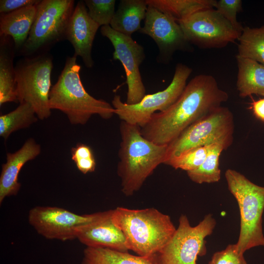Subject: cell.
<instances>
[{
  "label": "cell",
  "mask_w": 264,
  "mask_h": 264,
  "mask_svg": "<svg viewBox=\"0 0 264 264\" xmlns=\"http://www.w3.org/2000/svg\"><path fill=\"white\" fill-rule=\"evenodd\" d=\"M228 94L210 75L196 76L177 100L166 110L153 114L140 128L142 136L155 144L168 145L189 126L227 101Z\"/></svg>",
  "instance_id": "1"
},
{
  "label": "cell",
  "mask_w": 264,
  "mask_h": 264,
  "mask_svg": "<svg viewBox=\"0 0 264 264\" xmlns=\"http://www.w3.org/2000/svg\"><path fill=\"white\" fill-rule=\"evenodd\" d=\"M120 132L117 171L121 191L129 197L141 188L159 165L164 163L168 145H159L147 140L141 134L139 126L123 121Z\"/></svg>",
  "instance_id": "2"
},
{
  "label": "cell",
  "mask_w": 264,
  "mask_h": 264,
  "mask_svg": "<svg viewBox=\"0 0 264 264\" xmlns=\"http://www.w3.org/2000/svg\"><path fill=\"white\" fill-rule=\"evenodd\" d=\"M112 220L123 233L129 250L151 257L170 240L176 229L169 216L152 207L113 209Z\"/></svg>",
  "instance_id": "3"
},
{
  "label": "cell",
  "mask_w": 264,
  "mask_h": 264,
  "mask_svg": "<svg viewBox=\"0 0 264 264\" xmlns=\"http://www.w3.org/2000/svg\"><path fill=\"white\" fill-rule=\"evenodd\" d=\"M76 57H68L57 82L51 88L49 95L51 110H58L66 114L72 124L84 125L94 114L108 119L115 114V109L109 103L97 99L88 94L82 83L81 66Z\"/></svg>",
  "instance_id": "4"
},
{
  "label": "cell",
  "mask_w": 264,
  "mask_h": 264,
  "mask_svg": "<svg viewBox=\"0 0 264 264\" xmlns=\"http://www.w3.org/2000/svg\"><path fill=\"white\" fill-rule=\"evenodd\" d=\"M228 188L237 201L240 213V231L236 244L240 254L253 247L264 246L263 215L264 186L249 180L231 169L225 172Z\"/></svg>",
  "instance_id": "5"
},
{
  "label": "cell",
  "mask_w": 264,
  "mask_h": 264,
  "mask_svg": "<svg viewBox=\"0 0 264 264\" xmlns=\"http://www.w3.org/2000/svg\"><path fill=\"white\" fill-rule=\"evenodd\" d=\"M234 127L231 110L225 107L218 108L189 126L168 145L164 164L197 147L217 143L227 150L233 141Z\"/></svg>",
  "instance_id": "6"
},
{
  "label": "cell",
  "mask_w": 264,
  "mask_h": 264,
  "mask_svg": "<svg viewBox=\"0 0 264 264\" xmlns=\"http://www.w3.org/2000/svg\"><path fill=\"white\" fill-rule=\"evenodd\" d=\"M52 68V58L46 54L20 60L15 66L18 101L29 104L41 120L51 114L49 95Z\"/></svg>",
  "instance_id": "7"
},
{
  "label": "cell",
  "mask_w": 264,
  "mask_h": 264,
  "mask_svg": "<svg viewBox=\"0 0 264 264\" xmlns=\"http://www.w3.org/2000/svg\"><path fill=\"white\" fill-rule=\"evenodd\" d=\"M178 222L170 240L152 256L156 264H197L198 257L206 254L205 238L211 235L216 225L212 215H206L195 226L185 215L180 216Z\"/></svg>",
  "instance_id": "8"
},
{
  "label": "cell",
  "mask_w": 264,
  "mask_h": 264,
  "mask_svg": "<svg viewBox=\"0 0 264 264\" xmlns=\"http://www.w3.org/2000/svg\"><path fill=\"white\" fill-rule=\"evenodd\" d=\"M73 0H42L28 37L20 52L31 55L66 39L68 24L74 9Z\"/></svg>",
  "instance_id": "9"
},
{
  "label": "cell",
  "mask_w": 264,
  "mask_h": 264,
  "mask_svg": "<svg viewBox=\"0 0 264 264\" xmlns=\"http://www.w3.org/2000/svg\"><path fill=\"white\" fill-rule=\"evenodd\" d=\"M192 71V68L186 65L177 64L173 79L165 89L146 95L135 104L124 103L120 96L115 95L112 100L115 114L122 121L141 127L153 114L166 110L177 100L184 90Z\"/></svg>",
  "instance_id": "10"
},
{
  "label": "cell",
  "mask_w": 264,
  "mask_h": 264,
  "mask_svg": "<svg viewBox=\"0 0 264 264\" xmlns=\"http://www.w3.org/2000/svg\"><path fill=\"white\" fill-rule=\"evenodd\" d=\"M178 23L189 43L204 48L223 47L240 36L214 8L197 12Z\"/></svg>",
  "instance_id": "11"
},
{
  "label": "cell",
  "mask_w": 264,
  "mask_h": 264,
  "mask_svg": "<svg viewBox=\"0 0 264 264\" xmlns=\"http://www.w3.org/2000/svg\"><path fill=\"white\" fill-rule=\"evenodd\" d=\"M100 212L79 215L54 206H35L28 213L29 223L46 239L62 241L77 239L85 226L95 220Z\"/></svg>",
  "instance_id": "12"
},
{
  "label": "cell",
  "mask_w": 264,
  "mask_h": 264,
  "mask_svg": "<svg viewBox=\"0 0 264 264\" xmlns=\"http://www.w3.org/2000/svg\"><path fill=\"white\" fill-rule=\"evenodd\" d=\"M100 31L114 47L113 59L119 60L124 68L128 86L125 103L129 105L139 103L146 95L139 70V66L145 58L143 47L132 37L114 30L110 25L101 26Z\"/></svg>",
  "instance_id": "13"
},
{
  "label": "cell",
  "mask_w": 264,
  "mask_h": 264,
  "mask_svg": "<svg viewBox=\"0 0 264 264\" xmlns=\"http://www.w3.org/2000/svg\"><path fill=\"white\" fill-rule=\"evenodd\" d=\"M148 35L157 44L159 60L167 61L174 52L189 44L179 23L168 15L148 5L143 27L138 31Z\"/></svg>",
  "instance_id": "14"
},
{
  "label": "cell",
  "mask_w": 264,
  "mask_h": 264,
  "mask_svg": "<svg viewBox=\"0 0 264 264\" xmlns=\"http://www.w3.org/2000/svg\"><path fill=\"white\" fill-rule=\"evenodd\" d=\"M99 27L89 16L84 1H78L69 22L66 39L72 45L74 55L81 57L89 68L94 65L91 50Z\"/></svg>",
  "instance_id": "15"
},
{
  "label": "cell",
  "mask_w": 264,
  "mask_h": 264,
  "mask_svg": "<svg viewBox=\"0 0 264 264\" xmlns=\"http://www.w3.org/2000/svg\"><path fill=\"white\" fill-rule=\"evenodd\" d=\"M112 211L100 212L95 220L81 229L77 239L86 247L128 252L125 237L112 220Z\"/></svg>",
  "instance_id": "16"
},
{
  "label": "cell",
  "mask_w": 264,
  "mask_h": 264,
  "mask_svg": "<svg viewBox=\"0 0 264 264\" xmlns=\"http://www.w3.org/2000/svg\"><path fill=\"white\" fill-rule=\"evenodd\" d=\"M41 152L40 145L33 138H29L17 151L7 153L6 161L2 165L0 176V204L5 198L17 195L21 186L18 181L21 170L26 162L36 158Z\"/></svg>",
  "instance_id": "17"
},
{
  "label": "cell",
  "mask_w": 264,
  "mask_h": 264,
  "mask_svg": "<svg viewBox=\"0 0 264 264\" xmlns=\"http://www.w3.org/2000/svg\"><path fill=\"white\" fill-rule=\"evenodd\" d=\"M36 11V5H33L0 14V37H11L15 50L20 51L27 40Z\"/></svg>",
  "instance_id": "18"
},
{
  "label": "cell",
  "mask_w": 264,
  "mask_h": 264,
  "mask_svg": "<svg viewBox=\"0 0 264 264\" xmlns=\"http://www.w3.org/2000/svg\"><path fill=\"white\" fill-rule=\"evenodd\" d=\"M147 8L146 0H121L110 25L114 30L132 37L141 29Z\"/></svg>",
  "instance_id": "19"
},
{
  "label": "cell",
  "mask_w": 264,
  "mask_h": 264,
  "mask_svg": "<svg viewBox=\"0 0 264 264\" xmlns=\"http://www.w3.org/2000/svg\"><path fill=\"white\" fill-rule=\"evenodd\" d=\"M238 66L237 88L242 98L253 94L264 97V65L251 59L236 56Z\"/></svg>",
  "instance_id": "20"
},
{
  "label": "cell",
  "mask_w": 264,
  "mask_h": 264,
  "mask_svg": "<svg viewBox=\"0 0 264 264\" xmlns=\"http://www.w3.org/2000/svg\"><path fill=\"white\" fill-rule=\"evenodd\" d=\"M8 37H0V106L7 102H17L14 45Z\"/></svg>",
  "instance_id": "21"
},
{
  "label": "cell",
  "mask_w": 264,
  "mask_h": 264,
  "mask_svg": "<svg viewBox=\"0 0 264 264\" xmlns=\"http://www.w3.org/2000/svg\"><path fill=\"white\" fill-rule=\"evenodd\" d=\"M81 264H156L153 257H145L107 248H86Z\"/></svg>",
  "instance_id": "22"
},
{
  "label": "cell",
  "mask_w": 264,
  "mask_h": 264,
  "mask_svg": "<svg viewBox=\"0 0 264 264\" xmlns=\"http://www.w3.org/2000/svg\"><path fill=\"white\" fill-rule=\"evenodd\" d=\"M152 6L171 17L176 22L185 19L194 13L215 7V0H146Z\"/></svg>",
  "instance_id": "23"
},
{
  "label": "cell",
  "mask_w": 264,
  "mask_h": 264,
  "mask_svg": "<svg viewBox=\"0 0 264 264\" xmlns=\"http://www.w3.org/2000/svg\"><path fill=\"white\" fill-rule=\"evenodd\" d=\"M224 147L220 144L210 145L207 156L197 169L187 172L189 178L198 184L212 183L219 181L220 179V170L219 166L220 156Z\"/></svg>",
  "instance_id": "24"
},
{
  "label": "cell",
  "mask_w": 264,
  "mask_h": 264,
  "mask_svg": "<svg viewBox=\"0 0 264 264\" xmlns=\"http://www.w3.org/2000/svg\"><path fill=\"white\" fill-rule=\"evenodd\" d=\"M33 107L26 102L20 103L14 110L0 116V135L6 140L13 132L28 128L38 120Z\"/></svg>",
  "instance_id": "25"
},
{
  "label": "cell",
  "mask_w": 264,
  "mask_h": 264,
  "mask_svg": "<svg viewBox=\"0 0 264 264\" xmlns=\"http://www.w3.org/2000/svg\"><path fill=\"white\" fill-rule=\"evenodd\" d=\"M238 40V56L264 65V25L259 28L243 27Z\"/></svg>",
  "instance_id": "26"
},
{
  "label": "cell",
  "mask_w": 264,
  "mask_h": 264,
  "mask_svg": "<svg viewBox=\"0 0 264 264\" xmlns=\"http://www.w3.org/2000/svg\"><path fill=\"white\" fill-rule=\"evenodd\" d=\"M210 145L190 149L174 157L165 164L175 169H181L188 172L198 168L204 161Z\"/></svg>",
  "instance_id": "27"
},
{
  "label": "cell",
  "mask_w": 264,
  "mask_h": 264,
  "mask_svg": "<svg viewBox=\"0 0 264 264\" xmlns=\"http://www.w3.org/2000/svg\"><path fill=\"white\" fill-rule=\"evenodd\" d=\"M90 18L100 26L109 25L115 13V0H85Z\"/></svg>",
  "instance_id": "28"
},
{
  "label": "cell",
  "mask_w": 264,
  "mask_h": 264,
  "mask_svg": "<svg viewBox=\"0 0 264 264\" xmlns=\"http://www.w3.org/2000/svg\"><path fill=\"white\" fill-rule=\"evenodd\" d=\"M71 159L77 169L83 174H86L95 171L96 161L93 152L89 146L78 143L71 149Z\"/></svg>",
  "instance_id": "29"
},
{
  "label": "cell",
  "mask_w": 264,
  "mask_h": 264,
  "mask_svg": "<svg viewBox=\"0 0 264 264\" xmlns=\"http://www.w3.org/2000/svg\"><path fill=\"white\" fill-rule=\"evenodd\" d=\"M215 8L241 35L243 27L237 21V14L242 10V1L241 0H216Z\"/></svg>",
  "instance_id": "30"
},
{
  "label": "cell",
  "mask_w": 264,
  "mask_h": 264,
  "mask_svg": "<svg viewBox=\"0 0 264 264\" xmlns=\"http://www.w3.org/2000/svg\"><path fill=\"white\" fill-rule=\"evenodd\" d=\"M208 264H247L243 254H240L236 244H230L223 250L215 252Z\"/></svg>",
  "instance_id": "31"
},
{
  "label": "cell",
  "mask_w": 264,
  "mask_h": 264,
  "mask_svg": "<svg viewBox=\"0 0 264 264\" xmlns=\"http://www.w3.org/2000/svg\"><path fill=\"white\" fill-rule=\"evenodd\" d=\"M40 0H0V13H8L21 8L36 5Z\"/></svg>",
  "instance_id": "32"
},
{
  "label": "cell",
  "mask_w": 264,
  "mask_h": 264,
  "mask_svg": "<svg viewBox=\"0 0 264 264\" xmlns=\"http://www.w3.org/2000/svg\"><path fill=\"white\" fill-rule=\"evenodd\" d=\"M249 108L252 110L254 116L261 122L264 123V98L254 100L252 97Z\"/></svg>",
  "instance_id": "33"
}]
</instances>
